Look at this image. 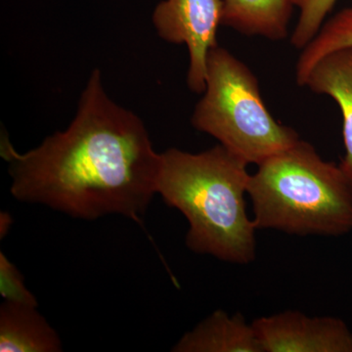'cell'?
Instances as JSON below:
<instances>
[{
  "instance_id": "obj_4",
  "label": "cell",
  "mask_w": 352,
  "mask_h": 352,
  "mask_svg": "<svg viewBox=\"0 0 352 352\" xmlns=\"http://www.w3.org/2000/svg\"><path fill=\"white\" fill-rule=\"evenodd\" d=\"M191 122L256 166L300 140L295 129L280 124L266 108L252 69L219 44L208 53L205 91Z\"/></svg>"
},
{
  "instance_id": "obj_14",
  "label": "cell",
  "mask_w": 352,
  "mask_h": 352,
  "mask_svg": "<svg viewBox=\"0 0 352 352\" xmlns=\"http://www.w3.org/2000/svg\"><path fill=\"white\" fill-rule=\"evenodd\" d=\"M1 224H0V231H1V237L6 236V234L8 232L9 227L12 223V220L10 219V215L8 214H1Z\"/></svg>"
},
{
  "instance_id": "obj_10",
  "label": "cell",
  "mask_w": 352,
  "mask_h": 352,
  "mask_svg": "<svg viewBox=\"0 0 352 352\" xmlns=\"http://www.w3.org/2000/svg\"><path fill=\"white\" fill-rule=\"evenodd\" d=\"M221 25L248 36L283 41L289 34L293 0H222Z\"/></svg>"
},
{
  "instance_id": "obj_8",
  "label": "cell",
  "mask_w": 352,
  "mask_h": 352,
  "mask_svg": "<svg viewBox=\"0 0 352 352\" xmlns=\"http://www.w3.org/2000/svg\"><path fill=\"white\" fill-rule=\"evenodd\" d=\"M175 352H263L252 324L242 314L219 309L185 333Z\"/></svg>"
},
{
  "instance_id": "obj_7",
  "label": "cell",
  "mask_w": 352,
  "mask_h": 352,
  "mask_svg": "<svg viewBox=\"0 0 352 352\" xmlns=\"http://www.w3.org/2000/svg\"><path fill=\"white\" fill-rule=\"evenodd\" d=\"M303 87L336 101L342 116L346 155L340 166L352 182V46L322 57L305 78Z\"/></svg>"
},
{
  "instance_id": "obj_11",
  "label": "cell",
  "mask_w": 352,
  "mask_h": 352,
  "mask_svg": "<svg viewBox=\"0 0 352 352\" xmlns=\"http://www.w3.org/2000/svg\"><path fill=\"white\" fill-rule=\"evenodd\" d=\"M349 46H352V7L342 9L326 20L314 39L302 50L296 66V83L303 87L310 69L322 57Z\"/></svg>"
},
{
  "instance_id": "obj_1",
  "label": "cell",
  "mask_w": 352,
  "mask_h": 352,
  "mask_svg": "<svg viewBox=\"0 0 352 352\" xmlns=\"http://www.w3.org/2000/svg\"><path fill=\"white\" fill-rule=\"evenodd\" d=\"M11 194L85 220L117 214L141 224L157 195L162 153L144 122L110 98L94 69L78 110L63 131L34 149L19 153L1 136Z\"/></svg>"
},
{
  "instance_id": "obj_5",
  "label": "cell",
  "mask_w": 352,
  "mask_h": 352,
  "mask_svg": "<svg viewBox=\"0 0 352 352\" xmlns=\"http://www.w3.org/2000/svg\"><path fill=\"white\" fill-rule=\"evenodd\" d=\"M222 13V0H164L153 12V24L160 38L187 46V85L196 94L205 91L208 53L217 45Z\"/></svg>"
},
{
  "instance_id": "obj_3",
  "label": "cell",
  "mask_w": 352,
  "mask_h": 352,
  "mask_svg": "<svg viewBox=\"0 0 352 352\" xmlns=\"http://www.w3.org/2000/svg\"><path fill=\"white\" fill-rule=\"evenodd\" d=\"M247 193L258 229L292 235L342 236L352 231V182L298 140L258 164Z\"/></svg>"
},
{
  "instance_id": "obj_12",
  "label": "cell",
  "mask_w": 352,
  "mask_h": 352,
  "mask_svg": "<svg viewBox=\"0 0 352 352\" xmlns=\"http://www.w3.org/2000/svg\"><path fill=\"white\" fill-rule=\"evenodd\" d=\"M338 0H293L300 10L298 23L291 36L292 45L303 50L316 36Z\"/></svg>"
},
{
  "instance_id": "obj_2",
  "label": "cell",
  "mask_w": 352,
  "mask_h": 352,
  "mask_svg": "<svg viewBox=\"0 0 352 352\" xmlns=\"http://www.w3.org/2000/svg\"><path fill=\"white\" fill-rule=\"evenodd\" d=\"M248 166L220 144L200 153H162L157 194L186 217L185 243L192 252L229 263L256 259L258 228L245 210Z\"/></svg>"
},
{
  "instance_id": "obj_9",
  "label": "cell",
  "mask_w": 352,
  "mask_h": 352,
  "mask_svg": "<svg viewBox=\"0 0 352 352\" xmlns=\"http://www.w3.org/2000/svg\"><path fill=\"white\" fill-rule=\"evenodd\" d=\"M61 339L38 307L4 302L0 307V351L59 352Z\"/></svg>"
},
{
  "instance_id": "obj_6",
  "label": "cell",
  "mask_w": 352,
  "mask_h": 352,
  "mask_svg": "<svg viewBox=\"0 0 352 352\" xmlns=\"http://www.w3.org/2000/svg\"><path fill=\"white\" fill-rule=\"evenodd\" d=\"M263 352H352V332L342 319L287 310L252 322Z\"/></svg>"
},
{
  "instance_id": "obj_13",
  "label": "cell",
  "mask_w": 352,
  "mask_h": 352,
  "mask_svg": "<svg viewBox=\"0 0 352 352\" xmlns=\"http://www.w3.org/2000/svg\"><path fill=\"white\" fill-rule=\"evenodd\" d=\"M0 295L4 302L38 307L36 296L25 284V278L17 266L0 254Z\"/></svg>"
}]
</instances>
